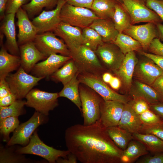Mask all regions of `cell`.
Masks as SVG:
<instances>
[{"mask_svg": "<svg viewBox=\"0 0 163 163\" xmlns=\"http://www.w3.org/2000/svg\"><path fill=\"white\" fill-rule=\"evenodd\" d=\"M79 91L83 124L90 125L100 119L101 105L104 100L95 91L84 84L80 83Z\"/></svg>", "mask_w": 163, "mask_h": 163, "instance_id": "obj_2", "label": "cell"}, {"mask_svg": "<svg viewBox=\"0 0 163 163\" xmlns=\"http://www.w3.org/2000/svg\"><path fill=\"white\" fill-rule=\"evenodd\" d=\"M129 101L134 111L139 115L149 109V104L142 99H133Z\"/></svg>", "mask_w": 163, "mask_h": 163, "instance_id": "obj_42", "label": "cell"}, {"mask_svg": "<svg viewBox=\"0 0 163 163\" xmlns=\"http://www.w3.org/2000/svg\"><path fill=\"white\" fill-rule=\"evenodd\" d=\"M129 94L133 99L141 98L149 105L163 103V100L156 91L151 86L139 81L132 84Z\"/></svg>", "mask_w": 163, "mask_h": 163, "instance_id": "obj_22", "label": "cell"}, {"mask_svg": "<svg viewBox=\"0 0 163 163\" xmlns=\"http://www.w3.org/2000/svg\"><path fill=\"white\" fill-rule=\"evenodd\" d=\"M139 163H163V153L155 154L153 156H147L138 161Z\"/></svg>", "mask_w": 163, "mask_h": 163, "instance_id": "obj_46", "label": "cell"}, {"mask_svg": "<svg viewBox=\"0 0 163 163\" xmlns=\"http://www.w3.org/2000/svg\"><path fill=\"white\" fill-rule=\"evenodd\" d=\"M146 58L138 60L134 69L133 76L139 81L151 86L163 74V70L152 60Z\"/></svg>", "mask_w": 163, "mask_h": 163, "instance_id": "obj_16", "label": "cell"}, {"mask_svg": "<svg viewBox=\"0 0 163 163\" xmlns=\"http://www.w3.org/2000/svg\"><path fill=\"white\" fill-rule=\"evenodd\" d=\"M48 120V116L35 111L29 119L19 125L13 132L7 145L11 146L19 144L23 146H26L29 142L30 137L38 127L46 123Z\"/></svg>", "mask_w": 163, "mask_h": 163, "instance_id": "obj_6", "label": "cell"}, {"mask_svg": "<svg viewBox=\"0 0 163 163\" xmlns=\"http://www.w3.org/2000/svg\"><path fill=\"white\" fill-rule=\"evenodd\" d=\"M129 101L124 104L121 117L117 126L133 134L138 132L142 123L139 115L134 111Z\"/></svg>", "mask_w": 163, "mask_h": 163, "instance_id": "obj_25", "label": "cell"}, {"mask_svg": "<svg viewBox=\"0 0 163 163\" xmlns=\"http://www.w3.org/2000/svg\"><path fill=\"white\" fill-rule=\"evenodd\" d=\"M78 69L72 58L52 74L50 78L56 82H61L63 85L69 82L77 74Z\"/></svg>", "mask_w": 163, "mask_h": 163, "instance_id": "obj_29", "label": "cell"}, {"mask_svg": "<svg viewBox=\"0 0 163 163\" xmlns=\"http://www.w3.org/2000/svg\"><path fill=\"white\" fill-rule=\"evenodd\" d=\"M14 145L4 147L0 145V163H28L39 162L27 158L16 152Z\"/></svg>", "mask_w": 163, "mask_h": 163, "instance_id": "obj_30", "label": "cell"}, {"mask_svg": "<svg viewBox=\"0 0 163 163\" xmlns=\"http://www.w3.org/2000/svg\"><path fill=\"white\" fill-rule=\"evenodd\" d=\"M0 38V79H1L5 78L11 72L18 70L21 66V60L20 56L8 53L3 45V37Z\"/></svg>", "mask_w": 163, "mask_h": 163, "instance_id": "obj_24", "label": "cell"}, {"mask_svg": "<svg viewBox=\"0 0 163 163\" xmlns=\"http://www.w3.org/2000/svg\"><path fill=\"white\" fill-rule=\"evenodd\" d=\"M66 2L73 6L91 9L94 0H65Z\"/></svg>", "mask_w": 163, "mask_h": 163, "instance_id": "obj_47", "label": "cell"}, {"mask_svg": "<svg viewBox=\"0 0 163 163\" xmlns=\"http://www.w3.org/2000/svg\"><path fill=\"white\" fill-rule=\"evenodd\" d=\"M82 45L95 51L99 46L104 42L101 37L93 29L89 27L82 29Z\"/></svg>", "mask_w": 163, "mask_h": 163, "instance_id": "obj_38", "label": "cell"}, {"mask_svg": "<svg viewBox=\"0 0 163 163\" xmlns=\"http://www.w3.org/2000/svg\"><path fill=\"white\" fill-rule=\"evenodd\" d=\"M58 0H30L22 8L26 11L30 19L39 14L43 8L45 10L53 9L57 5Z\"/></svg>", "mask_w": 163, "mask_h": 163, "instance_id": "obj_31", "label": "cell"}, {"mask_svg": "<svg viewBox=\"0 0 163 163\" xmlns=\"http://www.w3.org/2000/svg\"><path fill=\"white\" fill-rule=\"evenodd\" d=\"M140 53L145 56L152 60L163 70V57L143 51H141Z\"/></svg>", "mask_w": 163, "mask_h": 163, "instance_id": "obj_48", "label": "cell"}, {"mask_svg": "<svg viewBox=\"0 0 163 163\" xmlns=\"http://www.w3.org/2000/svg\"><path fill=\"white\" fill-rule=\"evenodd\" d=\"M142 124L153 125L163 122V120L150 109L139 115Z\"/></svg>", "mask_w": 163, "mask_h": 163, "instance_id": "obj_41", "label": "cell"}, {"mask_svg": "<svg viewBox=\"0 0 163 163\" xmlns=\"http://www.w3.org/2000/svg\"><path fill=\"white\" fill-rule=\"evenodd\" d=\"M123 33L139 42L143 48H147L154 39L158 38L156 24L152 22L140 25H132Z\"/></svg>", "mask_w": 163, "mask_h": 163, "instance_id": "obj_18", "label": "cell"}, {"mask_svg": "<svg viewBox=\"0 0 163 163\" xmlns=\"http://www.w3.org/2000/svg\"><path fill=\"white\" fill-rule=\"evenodd\" d=\"M19 123L18 117H10L0 120V132L4 142L9 141L10 134L14 132Z\"/></svg>", "mask_w": 163, "mask_h": 163, "instance_id": "obj_39", "label": "cell"}, {"mask_svg": "<svg viewBox=\"0 0 163 163\" xmlns=\"http://www.w3.org/2000/svg\"><path fill=\"white\" fill-rule=\"evenodd\" d=\"M147 49L150 53L163 57V43L159 38L154 39Z\"/></svg>", "mask_w": 163, "mask_h": 163, "instance_id": "obj_45", "label": "cell"}, {"mask_svg": "<svg viewBox=\"0 0 163 163\" xmlns=\"http://www.w3.org/2000/svg\"><path fill=\"white\" fill-rule=\"evenodd\" d=\"M129 14L132 25L140 22L161 23L159 16L146 6L145 0H122Z\"/></svg>", "mask_w": 163, "mask_h": 163, "instance_id": "obj_11", "label": "cell"}, {"mask_svg": "<svg viewBox=\"0 0 163 163\" xmlns=\"http://www.w3.org/2000/svg\"><path fill=\"white\" fill-rule=\"evenodd\" d=\"M157 28L158 38L163 41V24L161 23L156 24Z\"/></svg>", "mask_w": 163, "mask_h": 163, "instance_id": "obj_57", "label": "cell"}, {"mask_svg": "<svg viewBox=\"0 0 163 163\" xmlns=\"http://www.w3.org/2000/svg\"><path fill=\"white\" fill-rule=\"evenodd\" d=\"M71 57L58 54H51L46 59L37 63L31 71L32 75L48 78L62 67Z\"/></svg>", "mask_w": 163, "mask_h": 163, "instance_id": "obj_15", "label": "cell"}, {"mask_svg": "<svg viewBox=\"0 0 163 163\" xmlns=\"http://www.w3.org/2000/svg\"><path fill=\"white\" fill-rule=\"evenodd\" d=\"M113 76L111 73L106 72H104L101 75V77L103 81L108 84L110 82Z\"/></svg>", "mask_w": 163, "mask_h": 163, "instance_id": "obj_56", "label": "cell"}, {"mask_svg": "<svg viewBox=\"0 0 163 163\" xmlns=\"http://www.w3.org/2000/svg\"><path fill=\"white\" fill-rule=\"evenodd\" d=\"M15 14L14 13L5 14L1 20L0 33L5 37L4 46L7 50L12 54L20 56L19 46L16 38L15 24Z\"/></svg>", "mask_w": 163, "mask_h": 163, "instance_id": "obj_19", "label": "cell"}, {"mask_svg": "<svg viewBox=\"0 0 163 163\" xmlns=\"http://www.w3.org/2000/svg\"><path fill=\"white\" fill-rule=\"evenodd\" d=\"M138 61L135 51L129 52L125 55L119 69L113 72L127 88L131 87L132 85L134 69Z\"/></svg>", "mask_w": 163, "mask_h": 163, "instance_id": "obj_23", "label": "cell"}, {"mask_svg": "<svg viewBox=\"0 0 163 163\" xmlns=\"http://www.w3.org/2000/svg\"><path fill=\"white\" fill-rule=\"evenodd\" d=\"M116 45L124 54L132 51H139L143 48L141 44L131 37L123 33H119L114 41Z\"/></svg>", "mask_w": 163, "mask_h": 163, "instance_id": "obj_36", "label": "cell"}, {"mask_svg": "<svg viewBox=\"0 0 163 163\" xmlns=\"http://www.w3.org/2000/svg\"><path fill=\"white\" fill-rule=\"evenodd\" d=\"M148 153V150L142 142L133 139L129 142L126 148L123 151L121 163H133L138 158Z\"/></svg>", "mask_w": 163, "mask_h": 163, "instance_id": "obj_28", "label": "cell"}, {"mask_svg": "<svg viewBox=\"0 0 163 163\" xmlns=\"http://www.w3.org/2000/svg\"><path fill=\"white\" fill-rule=\"evenodd\" d=\"M95 52L104 68L113 72L119 69L125 56L120 48L111 43H104Z\"/></svg>", "mask_w": 163, "mask_h": 163, "instance_id": "obj_12", "label": "cell"}, {"mask_svg": "<svg viewBox=\"0 0 163 163\" xmlns=\"http://www.w3.org/2000/svg\"><path fill=\"white\" fill-rule=\"evenodd\" d=\"M19 48L21 66L28 73L38 62L48 57L38 49L33 41L20 45Z\"/></svg>", "mask_w": 163, "mask_h": 163, "instance_id": "obj_21", "label": "cell"}, {"mask_svg": "<svg viewBox=\"0 0 163 163\" xmlns=\"http://www.w3.org/2000/svg\"><path fill=\"white\" fill-rule=\"evenodd\" d=\"M53 32L38 34L33 41L37 48L47 57L53 53L71 57V52L64 42Z\"/></svg>", "mask_w": 163, "mask_h": 163, "instance_id": "obj_10", "label": "cell"}, {"mask_svg": "<svg viewBox=\"0 0 163 163\" xmlns=\"http://www.w3.org/2000/svg\"><path fill=\"white\" fill-rule=\"evenodd\" d=\"M16 152L21 154L35 155L43 158L49 163H55L60 158H66L70 152L67 150H61L49 146L40 138L37 130L36 129L26 146L16 148Z\"/></svg>", "mask_w": 163, "mask_h": 163, "instance_id": "obj_3", "label": "cell"}, {"mask_svg": "<svg viewBox=\"0 0 163 163\" xmlns=\"http://www.w3.org/2000/svg\"><path fill=\"white\" fill-rule=\"evenodd\" d=\"M138 133L152 134L163 140V122L153 125L142 124Z\"/></svg>", "mask_w": 163, "mask_h": 163, "instance_id": "obj_40", "label": "cell"}, {"mask_svg": "<svg viewBox=\"0 0 163 163\" xmlns=\"http://www.w3.org/2000/svg\"><path fill=\"white\" fill-rule=\"evenodd\" d=\"M117 2L116 0H94L91 9L99 18L112 19Z\"/></svg>", "mask_w": 163, "mask_h": 163, "instance_id": "obj_32", "label": "cell"}, {"mask_svg": "<svg viewBox=\"0 0 163 163\" xmlns=\"http://www.w3.org/2000/svg\"><path fill=\"white\" fill-rule=\"evenodd\" d=\"M134 138L142 142L148 151L154 154L163 153V140L150 134L136 133L133 134Z\"/></svg>", "mask_w": 163, "mask_h": 163, "instance_id": "obj_35", "label": "cell"}, {"mask_svg": "<svg viewBox=\"0 0 163 163\" xmlns=\"http://www.w3.org/2000/svg\"><path fill=\"white\" fill-rule=\"evenodd\" d=\"M163 100V74L159 76L151 86Z\"/></svg>", "mask_w": 163, "mask_h": 163, "instance_id": "obj_49", "label": "cell"}, {"mask_svg": "<svg viewBox=\"0 0 163 163\" xmlns=\"http://www.w3.org/2000/svg\"><path fill=\"white\" fill-rule=\"evenodd\" d=\"M116 29L119 33H123L131 25V21L128 11L122 3L117 2L112 18Z\"/></svg>", "mask_w": 163, "mask_h": 163, "instance_id": "obj_34", "label": "cell"}, {"mask_svg": "<svg viewBox=\"0 0 163 163\" xmlns=\"http://www.w3.org/2000/svg\"><path fill=\"white\" fill-rule=\"evenodd\" d=\"M116 0L119 2L122 3V0Z\"/></svg>", "mask_w": 163, "mask_h": 163, "instance_id": "obj_58", "label": "cell"}, {"mask_svg": "<svg viewBox=\"0 0 163 163\" xmlns=\"http://www.w3.org/2000/svg\"><path fill=\"white\" fill-rule=\"evenodd\" d=\"M15 15L17 19V24L18 30L17 37L19 46L34 41L38 34V31L26 11L21 7Z\"/></svg>", "mask_w": 163, "mask_h": 163, "instance_id": "obj_20", "label": "cell"}, {"mask_svg": "<svg viewBox=\"0 0 163 163\" xmlns=\"http://www.w3.org/2000/svg\"><path fill=\"white\" fill-rule=\"evenodd\" d=\"M30 0H8L5 11V14L16 13L24 5Z\"/></svg>", "mask_w": 163, "mask_h": 163, "instance_id": "obj_44", "label": "cell"}, {"mask_svg": "<svg viewBox=\"0 0 163 163\" xmlns=\"http://www.w3.org/2000/svg\"><path fill=\"white\" fill-rule=\"evenodd\" d=\"M66 2L65 0H58L57 5L54 9L43 10L32 19V22L36 27L38 34L53 31L62 21L61 11Z\"/></svg>", "mask_w": 163, "mask_h": 163, "instance_id": "obj_13", "label": "cell"}, {"mask_svg": "<svg viewBox=\"0 0 163 163\" xmlns=\"http://www.w3.org/2000/svg\"><path fill=\"white\" fill-rule=\"evenodd\" d=\"M89 27L94 29L100 35L104 43L113 41L119 34L112 19L97 18Z\"/></svg>", "mask_w": 163, "mask_h": 163, "instance_id": "obj_26", "label": "cell"}, {"mask_svg": "<svg viewBox=\"0 0 163 163\" xmlns=\"http://www.w3.org/2000/svg\"><path fill=\"white\" fill-rule=\"evenodd\" d=\"M59 97L58 93H50L37 88L32 89L25 97L26 106L48 116L49 112L58 105Z\"/></svg>", "mask_w": 163, "mask_h": 163, "instance_id": "obj_9", "label": "cell"}, {"mask_svg": "<svg viewBox=\"0 0 163 163\" xmlns=\"http://www.w3.org/2000/svg\"><path fill=\"white\" fill-rule=\"evenodd\" d=\"M43 77H38L26 72L21 66L17 72L9 74L5 79L11 92L17 99H22Z\"/></svg>", "mask_w": 163, "mask_h": 163, "instance_id": "obj_5", "label": "cell"}, {"mask_svg": "<svg viewBox=\"0 0 163 163\" xmlns=\"http://www.w3.org/2000/svg\"><path fill=\"white\" fill-rule=\"evenodd\" d=\"M149 109L163 120V103L150 104Z\"/></svg>", "mask_w": 163, "mask_h": 163, "instance_id": "obj_52", "label": "cell"}, {"mask_svg": "<svg viewBox=\"0 0 163 163\" xmlns=\"http://www.w3.org/2000/svg\"><path fill=\"white\" fill-rule=\"evenodd\" d=\"M106 130L111 139L123 151L126 148L129 142L134 139L133 134L118 126L107 127Z\"/></svg>", "mask_w": 163, "mask_h": 163, "instance_id": "obj_33", "label": "cell"}, {"mask_svg": "<svg viewBox=\"0 0 163 163\" xmlns=\"http://www.w3.org/2000/svg\"><path fill=\"white\" fill-rule=\"evenodd\" d=\"M79 73H89L101 76L104 69L95 52L83 45L71 54Z\"/></svg>", "mask_w": 163, "mask_h": 163, "instance_id": "obj_4", "label": "cell"}, {"mask_svg": "<svg viewBox=\"0 0 163 163\" xmlns=\"http://www.w3.org/2000/svg\"><path fill=\"white\" fill-rule=\"evenodd\" d=\"M16 96L12 93L0 98V107L8 106L13 103L16 100Z\"/></svg>", "mask_w": 163, "mask_h": 163, "instance_id": "obj_51", "label": "cell"}, {"mask_svg": "<svg viewBox=\"0 0 163 163\" xmlns=\"http://www.w3.org/2000/svg\"><path fill=\"white\" fill-rule=\"evenodd\" d=\"M124 104L118 101L102 102L100 107L101 123L105 127L117 126L120 119Z\"/></svg>", "mask_w": 163, "mask_h": 163, "instance_id": "obj_17", "label": "cell"}, {"mask_svg": "<svg viewBox=\"0 0 163 163\" xmlns=\"http://www.w3.org/2000/svg\"><path fill=\"white\" fill-rule=\"evenodd\" d=\"M82 29L61 21L53 32L63 40L71 54L82 45Z\"/></svg>", "mask_w": 163, "mask_h": 163, "instance_id": "obj_14", "label": "cell"}, {"mask_svg": "<svg viewBox=\"0 0 163 163\" xmlns=\"http://www.w3.org/2000/svg\"><path fill=\"white\" fill-rule=\"evenodd\" d=\"M121 81L119 78L113 76L109 84L111 88L118 90L121 87Z\"/></svg>", "mask_w": 163, "mask_h": 163, "instance_id": "obj_54", "label": "cell"}, {"mask_svg": "<svg viewBox=\"0 0 163 163\" xmlns=\"http://www.w3.org/2000/svg\"><path fill=\"white\" fill-rule=\"evenodd\" d=\"M62 21L83 29L89 27L99 18L91 9L70 5L66 2L60 12Z\"/></svg>", "mask_w": 163, "mask_h": 163, "instance_id": "obj_7", "label": "cell"}, {"mask_svg": "<svg viewBox=\"0 0 163 163\" xmlns=\"http://www.w3.org/2000/svg\"><path fill=\"white\" fill-rule=\"evenodd\" d=\"M78 74L64 85L62 89L58 93L59 97H66L70 100L81 112L82 104L79 91L80 82L78 78Z\"/></svg>", "mask_w": 163, "mask_h": 163, "instance_id": "obj_27", "label": "cell"}, {"mask_svg": "<svg viewBox=\"0 0 163 163\" xmlns=\"http://www.w3.org/2000/svg\"><path fill=\"white\" fill-rule=\"evenodd\" d=\"M9 86L5 78L0 79V98L11 93Z\"/></svg>", "mask_w": 163, "mask_h": 163, "instance_id": "obj_50", "label": "cell"}, {"mask_svg": "<svg viewBox=\"0 0 163 163\" xmlns=\"http://www.w3.org/2000/svg\"><path fill=\"white\" fill-rule=\"evenodd\" d=\"M77 161L76 158L70 153L66 158H60L56 162L58 163H76Z\"/></svg>", "mask_w": 163, "mask_h": 163, "instance_id": "obj_53", "label": "cell"}, {"mask_svg": "<svg viewBox=\"0 0 163 163\" xmlns=\"http://www.w3.org/2000/svg\"><path fill=\"white\" fill-rule=\"evenodd\" d=\"M147 7L154 11L163 22V0H145Z\"/></svg>", "mask_w": 163, "mask_h": 163, "instance_id": "obj_43", "label": "cell"}, {"mask_svg": "<svg viewBox=\"0 0 163 163\" xmlns=\"http://www.w3.org/2000/svg\"><path fill=\"white\" fill-rule=\"evenodd\" d=\"M8 0H0V18L1 20L5 15L6 5Z\"/></svg>", "mask_w": 163, "mask_h": 163, "instance_id": "obj_55", "label": "cell"}, {"mask_svg": "<svg viewBox=\"0 0 163 163\" xmlns=\"http://www.w3.org/2000/svg\"><path fill=\"white\" fill-rule=\"evenodd\" d=\"M26 101L17 99L11 104L0 107V120L10 117H18L25 113L24 106Z\"/></svg>", "mask_w": 163, "mask_h": 163, "instance_id": "obj_37", "label": "cell"}, {"mask_svg": "<svg viewBox=\"0 0 163 163\" xmlns=\"http://www.w3.org/2000/svg\"><path fill=\"white\" fill-rule=\"evenodd\" d=\"M78 78L80 83L93 89L104 101H116L124 104L129 101L126 96L119 94L111 88L103 81L101 76L89 73H79Z\"/></svg>", "mask_w": 163, "mask_h": 163, "instance_id": "obj_8", "label": "cell"}, {"mask_svg": "<svg viewBox=\"0 0 163 163\" xmlns=\"http://www.w3.org/2000/svg\"><path fill=\"white\" fill-rule=\"evenodd\" d=\"M65 139L67 150L81 163H121L123 150L111 139L99 120L90 125L68 127Z\"/></svg>", "mask_w": 163, "mask_h": 163, "instance_id": "obj_1", "label": "cell"}]
</instances>
